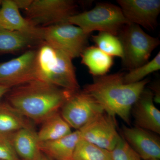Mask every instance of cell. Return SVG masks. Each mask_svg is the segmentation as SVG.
I'll return each instance as SVG.
<instances>
[{
	"label": "cell",
	"mask_w": 160,
	"mask_h": 160,
	"mask_svg": "<svg viewBox=\"0 0 160 160\" xmlns=\"http://www.w3.org/2000/svg\"><path fill=\"white\" fill-rule=\"evenodd\" d=\"M72 92L34 80L12 87L5 96L7 102L23 116L42 124L59 112Z\"/></svg>",
	"instance_id": "cell-1"
},
{
	"label": "cell",
	"mask_w": 160,
	"mask_h": 160,
	"mask_svg": "<svg viewBox=\"0 0 160 160\" xmlns=\"http://www.w3.org/2000/svg\"><path fill=\"white\" fill-rule=\"evenodd\" d=\"M124 72L94 77L93 82L85 85L82 90L102 106L104 111L119 117L128 125L131 123L132 108L149 80L127 84Z\"/></svg>",
	"instance_id": "cell-2"
},
{
	"label": "cell",
	"mask_w": 160,
	"mask_h": 160,
	"mask_svg": "<svg viewBox=\"0 0 160 160\" xmlns=\"http://www.w3.org/2000/svg\"><path fill=\"white\" fill-rule=\"evenodd\" d=\"M72 59L44 41L37 48V80L69 91L80 89Z\"/></svg>",
	"instance_id": "cell-3"
},
{
	"label": "cell",
	"mask_w": 160,
	"mask_h": 160,
	"mask_svg": "<svg viewBox=\"0 0 160 160\" xmlns=\"http://www.w3.org/2000/svg\"><path fill=\"white\" fill-rule=\"evenodd\" d=\"M117 37L122 47V65L129 70L149 62L152 51L160 44L158 38L151 36L132 23L123 26Z\"/></svg>",
	"instance_id": "cell-4"
},
{
	"label": "cell",
	"mask_w": 160,
	"mask_h": 160,
	"mask_svg": "<svg viewBox=\"0 0 160 160\" xmlns=\"http://www.w3.org/2000/svg\"><path fill=\"white\" fill-rule=\"evenodd\" d=\"M68 23L80 27L87 34L98 31L117 36L123 26L129 24L119 6L106 2L98 3L91 10L72 16Z\"/></svg>",
	"instance_id": "cell-5"
},
{
	"label": "cell",
	"mask_w": 160,
	"mask_h": 160,
	"mask_svg": "<svg viewBox=\"0 0 160 160\" xmlns=\"http://www.w3.org/2000/svg\"><path fill=\"white\" fill-rule=\"evenodd\" d=\"M78 6L72 0H32L24 11L25 18L40 28L68 23L76 14Z\"/></svg>",
	"instance_id": "cell-6"
},
{
	"label": "cell",
	"mask_w": 160,
	"mask_h": 160,
	"mask_svg": "<svg viewBox=\"0 0 160 160\" xmlns=\"http://www.w3.org/2000/svg\"><path fill=\"white\" fill-rule=\"evenodd\" d=\"M89 35L80 27L69 23L43 28V41L72 59L80 57L88 47Z\"/></svg>",
	"instance_id": "cell-7"
},
{
	"label": "cell",
	"mask_w": 160,
	"mask_h": 160,
	"mask_svg": "<svg viewBox=\"0 0 160 160\" xmlns=\"http://www.w3.org/2000/svg\"><path fill=\"white\" fill-rule=\"evenodd\" d=\"M103 111L93 98L79 89L72 92L62 106L60 114L71 128L78 130Z\"/></svg>",
	"instance_id": "cell-8"
},
{
	"label": "cell",
	"mask_w": 160,
	"mask_h": 160,
	"mask_svg": "<svg viewBox=\"0 0 160 160\" xmlns=\"http://www.w3.org/2000/svg\"><path fill=\"white\" fill-rule=\"evenodd\" d=\"M81 139L111 151L121 136L116 117L105 111L96 116L79 129Z\"/></svg>",
	"instance_id": "cell-9"
},
{
	"label": "cell",
	"mask_w": 160,
	"mask_h": 160,
	"mask_svg": "<svg viewBox=\"0 0 160 160\" xmlns=\"http://www.w3.org/2000/svg\"><path fill=\"white\" fill-rule=\"evenodd\" d=\"M37 48L29 49L18 57L0 62V85L11 88L37 80Z\"/></svg>",
	"instance_id": "cell-10"
},
{
	"label": "cell",
	"mask_w": 160,
	"mask_h": 160,
	"mask_svg": "<svg viewBox=\"0 0 160 160\" xmlns=\"http://www.w3.org/2000/svg\"><path fill=\"white\" fill-rule=\"evenodd\" d=\"M117 3L129 23L152 31L158 26L159 0H118Z\"/></svg>",
	"instance_id": "cell-11"
},
{
	"label": "cell",
	"mask_w": 160,
	"mask_h": 160,
	"mask_svg": "<svg viewBox=\"0 0 160 160\" xmlns=\"http://www.w3.org/2000/svg\"><path fill=\"white\" fill-rule=\"evenodd\" d=\"M123 138L143 160L160 158V140L155 133L134 126L122 127Z\"/></svg>",
	"instance_id": "cell-12"
},
{
	"label": "cell",
	"mask_w": 160,
	"mask_h": 160,
	"mask_svg": "<svg viewBox=\"0 0 160 160\" xmlns=\"http://www.w3.org/2000/svg\"><path fill=\"white\" fill-rule=\"evenodd\" d=\"M131 115L135 126L160 134V111L155 106L150 89L145 88L141 93L132 108Z\"/></svg>",
	"instance_id": "cell-13"
},
{
	"label": "cell",
	"mask_w": 160,
	"mask_h": 160,
	"mask_svg": "<svg viewBox=\"0 0 160 160\" xmlns=\"http://www.w3.org/2000/svg\"><path fill=\"white\" fill-rule=\"evenodd\" d=\"M0 27L9 31L30 35L43 40V28L35 26L23 17L13 0H2Z\"/></svg>",
	"instance_id": "cell-14"
},
{
	"label": "cell",
	"mask_w": 160,
	"mask_h": 160,
	"mask_svg": "<svg viewBox=\"0 0 160 160\" xmlns=\"http://www.w3.org/2000/svg\"><path fill=\"white\" fill-rule=\"evenodd\" d=\"M43 42L41 39L30 35L0 27V55L16 54L37 49Z\"/></svg>",
	"instance_id": "cell-15"
},
{
	"label": "cell",
	"mask_w": 160,
	"mask_h": 160,
	"mask_svg": "<svg viewBox=\"0 0 160 160\" xmlns=\"http://www.w3.org/2000/svg\"><path fill=\"white\" fill-rule=\"evenodd\" d=\"M81 139L79 131L76 130L58 139L39 142V149L44 154L56 160H71Z\"/></svg>",
	"instance_id": "cell-16"
},
{
	"label": "cell",
	"mask_w": 160,
	"mask_h": 160,
	"mask_svg": "<svg viewBox=\"0 0 160 160\" xmlns=\"http://www.w3.org/2000/svg\"><path fill=\"white\" fill-rule=\"evenodd\" d=\"M12 145L18 157L24 160H35L40 152L37 132L32 126L11 133Z\"/></svg>",
	"instance_id": "cell-17"
},
{
	"label": "cell",
	"mask_w": 160,
	"mask_h": 160,
	"mask_svg": "<svg viewBox=\"0 0 160 160\" xmlns=\"http://www.w3.org/2000/svg\"><path fill=\"white\" fill-rule=\"evenodd\" d=\"M81 63L88 68L93 77L107 74L114 63L113 57L106 54L96 46H88L82 52Z\"/></svg>",
	"instance_id": "cell-18"
},
{
	"label": "cell",
	"mask_w": 160,
	"mask_h": 160,
	"mask_svg": "<svg viewBox=\"0 0 160 160\" xmlns=\"http://www.w3.org/2000/svg\"><path fill=\"white\" fill-rule=\"evenodd\" d=\"M42 124L39 131L37 132L39 142L58 139L72 132L71 127L59 112L48 118Z\"/></svg>",
	"instance_id": "cell-19"
},
{
	"label": "cell",
	"mask_w": 160,
	"mask_h": 160,
	"mask_svg": "<svg viewBox=\"0 0 160 160\" xmlns=\"http://www.w3.org/2000/svg\"><path fill=\"white\" fill-rule=\"evenodd\" d=\"M31 126L26 118L7 102H0V132L12 133Z\"/></svg>",
	"instance_id": "cell-20"
},
{
	"label": "cell",
	"mask_w": 160,
	"mask_h": 160,
	"mask_svg": "<svg viewBox=\"0 0 160 160\" xmlns=\"http://www.w3.org/2000/svg\"><path fill=\"white\" fill-rule=\"evenodd\" d=\"M73 160H112L111 152L81 139L73 152Z\"/></svg>",
	"instance_id": "cell-21"
},
{
	"label": "cell",
	"mask_w": 160,
	"mask_h": 160,
	"mask_svg": "<svg viewBox=\"0 0 160 160\" xmlns=\"http://www.w3.org/2000/svg\"><path fill=\"white\" fill-rule=\"evenodd\" d=\"M92 39L97 47L112 57L122 58L123 50L122 44L117 36L108 32H100L96 35L92 36Z\"/></svg>",
	"instance_id": "cell-22"
},
{
	"label": "cell",
	"mask_w": 160,
	"mask_h": 160,
	"mask_svg": "<svg viewBox=\"0 0 160 160\" xmlns=\"http://www.w3.org/2000/svg\"><path fill=\"white\" fill-rule=\"evenodd\" d=\"M160 69V52L150 62L144 64L138 68L129 70L128 73L124 76V82L127 84L140 82L145 79L148 75Z\"/></svg>",
	"instance_id": "cell-23"
},
{
	"label": "cell",
	"mask_w": 160,
	"mask_h": 160,
	"mask_svg": "<svg viewBox=\"0 0 160 160\" xmlns=\"http://www.w3.org/2000/svg\"><path fill=\"white\" fill-rule=\"evenodd\" d=\"M110 152L112 160H143L122 137Z\"/></svg>",
	"instance_id": "cell-24"
},
{
	"label": "cell",
	"mask_w": 160,
	"mask_h": 160,
	"mask_svg": "<svg viewBox=\"0 0 160 160\" xmlns=\"http://www.w3.org/2000/svg\"><path fill=\"white\" fill-rule=\"evenodd\" d=\"M0 160H19L12 145L11 133L0 132Z\"/></svg>",
	"instance_id": "cell-25"
},
{
	"label": "cell",
	"mask_w": 160,
	"mask_h": 160,
	"mask_svg": "<svg viewBox=\"0 0 160 160\" xmlns=\"http://www.w3.org/2000/svg\"><path fill=\"white\" fill-rule=\"evenodd\" d=\"M149 89L153 93V101L157 103H160V83L158 82L152 84L150 86Z\"/></svg>",
	"instance_id": "cell-26"
},
{
	"label": "cell",
	"mask_w": 160,
	"mask_h": 160,
	"mask_svg": "<svg viewBox=\"0 0 160 160\" xmlns=\"http://www.w3.org/2000/svg\"><path fill=\"white\" fill-rule=\"evenodd\" d=\"M19 9H22L25 11L31 4L32 0H13Z\"/></svg>",
	"instance_id": "cell-27"
},
{
	"label": "cell",
	"mask_w": 160,
	"mask_h": 160,
	"mask_svg": "<svg viewBox=\"0 0 160 160\" xmlns=\"http://www.w3.org/2000/svg\"><path fill=\"white\" fill-rule=\"evenodd\" d=\"M10 89V88L9 87L0 85V102H1V99L6 95Z\"/></svg>",
	"instance_id": "cell-28"
},
{
	"label": "cell",
	"mask_w": 160,
	"mask_h": 160,
	"mask_svg": "<svg viewBox=\"0 0 160 160\" xmlns=\"http://www.w3.org/2000/svg\"><path fill=\"white\" fill-rule=\"evenodd\" d=\"M35 160H51L47 156L45 155L43 152L40 151L39 153L36 158Z\"/></svg>",
	"instance_id": "cell-29"
},
{
	"label": "cell",
	"mask_w": 160,
	"mask_h": 160,
	"mask_svg": "<svg viewBox=\"0 0 160 160\" xmlns=\"http://www.w3.org/2000/svg\"><path fill=\"white\" fill-rule=\"evenodd\" d=\"M160 160V159L155 158V159H149V160Z\"/></svg>",
	"instance_id": "cell-30"
},
{
	"label": "cell",
	"mask_w": 160,
	"mask_h": 160,
	"mask_svg": "<svg viewBox=\"0 0 160 160\" xmlns=\"http://www.w3.org/2000/svg\"><path fill=\"white\" fill-rule=\"evenodd\" d=\"M1 3H2V0H0V7H1Z\"/></svg>",
	"instance_id": "cell-31"
},
{
	"label": "cell",
	"mask_w": 160,
	"mask_h": 160,
	"mask_svg": "<svg viewBox=\"0 0 160 160\" xmlns=\"http://www.w3.org/2000/svg\"><path fill=\"white\" fill-rule=\"evenodd\" d=\"M73 160L72 159H71V160Z\"/></svg>",
	"instance_id": "cell-32"
}]
</instances>
